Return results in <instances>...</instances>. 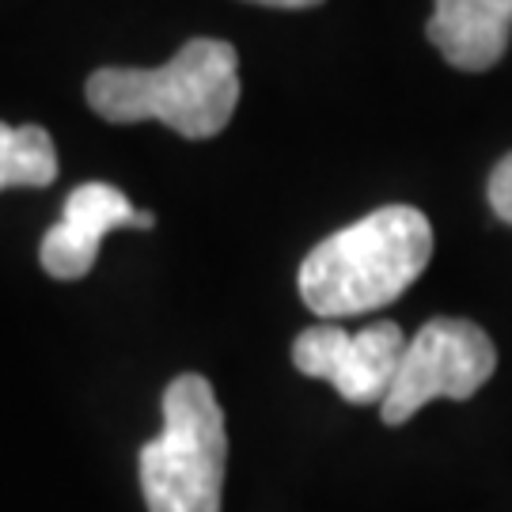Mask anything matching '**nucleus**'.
I'll list each match as a JSON object with an SVG mask.
<instances>
[{
	"label": "nucleus",
	"instance_id": "nucleus-5",
	"mask_svg": "<svg viewBox=\"0 0 512 512\" xmlns=\"http://www.w3.org/2000/svg\"><path fill=\"white\" fill-rule=\"evenodd\" d=\"M406 342L410 338L403 327L387 319L368 323L357 334L342 330L338 323H319L293 342V365L311 380H327L346 403H384L395 384Z\"/></svg>",
	"mask_w": 512,
	"mask_h": 512
},
{
	"label": "nucleus",
	"instance_id": "nucleus-8",
	"mask_svg": "<svg viewBox=\"0 0 512 512\" xmlns=\"http://www.w3.org/2000/svg\"><path fill=\"white\" fill-rule=\"evenodd\" d=\"M54 179V137L42 126H8V122H0V190H8V186H50Z\"/></svg>",
	"mask_w": 512,
	"mask_h": 512
},
{
	"label": "nucleus",
	"instance_id": "nucleus-6",
	"mask_svg": "<svg viewBox=\"0 0 512 512\" xmlns=\"http://www.w3.org/2000/svg\"><path fill=\"white\" fill-rule=\"evenodd\" d=\"M152 228L156 217L152 213H137L133 202L118 186L110 183H84L76 186L65 198V213L54 228L42 236L38 258L42 270L57 281H80L92 274L95 258H99V243L114 228Z\"/></svg>",
	"mask_w": 512,
	"mask_h": 512
},
{
	"label": "nucleus",
	"instance_id": "nucleus-7",
	"mask_svg": "<svg viewBox=\"0 0 512 512\" xmlns=\"http://www.w3.org/2000/svg\"><path fill=\"white\" fill-rule=\"evenodd\" d=\"M425 35L463 73L494 69L509 50L512 0H437Z\"/></svg>",
	"mask_w": 512,
	"mask_h": 512
},
{
	"label": "nucleus",
	"instance_id": "nucleus-1",
	"mask_svg": "<svg viewBox=\"0 0 512 512\" xmlns=\"http://www.w3.org/2000/svg\"><path fill=\"white\" fill-rule=\"evenodd\" d=\"M433 258V228L414 205H384L327 236L300 262V296L319 319H349L399 300Z\"/></svg>",
	"mask_w": 512,
	"mask_h": 512
},
{
	"label": "nucleus",
	"instance_id": "nucleus-9",
	"mask_svg": "<svg viewBox=\"0 0 512 512\" xmlns=\"http://www.w3.org/2000/svg\"><path fill=\"white\" fill-rule=\"evenodd\" d=\"M486 194H490V205H494L497 217L505 220V224H512V152L494 167Z\"/></svg>",
	"mask_w": 512,
	"mask_h": 512
},
{
	"label": "nucleus",
	"instance_id": "nucleus-3",
	"mask_svg": "<svg viewBox=\"0 0 512 512\" xmlns=\"http://www.w3.org/2000/svg\"><path fill=\"white\" fill-rule=\"evenodd\" d=\"M148 512H220L228 471V425L213 384L186 372L164 391V429L141 448Z\"/></svg>",
	"mask_w": 512,
	"mask_h": 512
},
{
	"label": "nucleus",
	"instance_id": "nucleus-10",
	"mask_svg": "<svg viewBox=\"0 0 512 512\" xmlns=\"http://www.w3.org/2000/svg\"><path fill=\"white\" fill-rule=\"evenodd\" d=\"M251 4H266V8H315L323 0H251Z\"/></svg>",
	"mask_w": 512,
	"mask_h": 512
},
{
	"label": "nucleus",
	"instance_id": "nucleus-2",
	"mask_svg": "<svg viewBox=\"0 0 512 512\" xmlns=\"http://www.w3.org/2000/svg\"><path fill=\"white\" fill-rule=\"evenodd\" d=\"M84 95L107 122L156 118L190 141H205L239 107V57L220 38H190L160 69H99L88 76Z\"/></svg>",
	"mask_w": 512,
	"mask_h": 512
},
{
	"label": "nucleus",
	"instance_id": "nucleus-4",
	"mask_svg": "<svg viewBox=\"0 0 512 512\" xmlns=\"http://www.w3.org/2000/svg\"><path fill=\"white\" fill-rule=\"evenodd\" d=\"M497 349L490 334L467 319H429L406 342L395 384L380 403L387 425H403L433 399H471L494 376Z\"/></svg>",
	"mask_w": 512,
	"mask_h": 512
}]
</instances>
